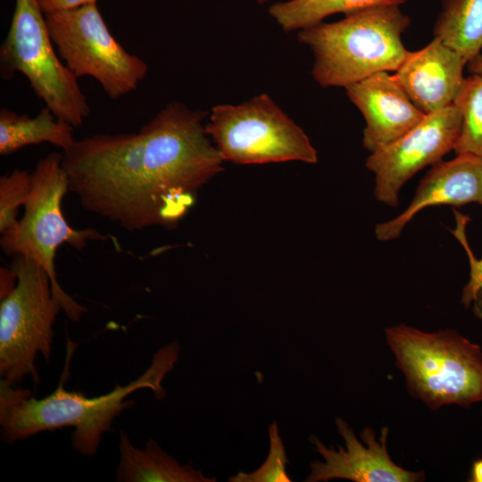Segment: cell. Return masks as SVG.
<instances>
[{"instance_id":"6da1fadb","label":"cell","mask_w":482,"mask_h":482,"mask_svg":"<svg viewBox=\"0 0 482 482\" xmlns=\"http://www.w3.org/2000/svg\"><path fill=\"white\" fill-rule=\"evenodd\" d=\"M207 115L171 102L136 133L76 140L62 154L69 190L85 210L129 231L175 227L222 170Z\"/></svg>"},{"instance_id":"7a4b0ae2","label":"cell","mask_w":482,"mask_h":482,"mask_svg":"<svg viewBox=\"0 0 482 482\" xmlns=\"http://www.w3.org/2000/svg\"><path fill=\"white\" fill-rule=\"evenodd\" d=\"M179 345L172 342L160 348L153 356L150 366L136 379L96 397L83 393L67 391L62 373L56 389L49 395L37 399L31 391L14 388L0 380V425L4 438L13 443L43 431L72 427L71 443L74 450L85 456L96 453L102 436L112 429L113 420L135 403L127 399L133 392L150 388L157 399L166 392L162 382L173 370L179 358Z\"/></svg>"},{"instance_id":"3957f363","label":"cell","mask_w":482,"mask_h":482,"mask_svg":"<svg viewBox=\"0 0 482 482\" xmlns=\"http://www.w3.org/2000/svg\"><path fill=\"white\" fill-rule=\"evenodd\" d=\"M410 18L398 5L378 6L298 31L314 56L312 76L321 87H346L378 72L396 71L410 51L402 36Z\"/></svg>"},{"instance_id":"277c9868","label":"cell","mask_w":482,"mask_h":482,"mask_svg":"<svg viewBox=\"0 0 482 482\" xmlns=\"http://www.w3.org/2000/svg\"><path fill=\"white\" fill-rule=\"evenodd\" d=\"M409 394L433 411L482 402V349L457 330L426 332L406 324L385 328Z\"/></svg>"},{"instance_id":"5b68a950","label":"cell","mask_w":482,"mask_h":482,"mask_svg":"<svg viewBox=\"0 0 482 482\" xmlns=\"http://www.w3.org/2000/svg\"><path fill=\"white\" fill-rule=\"evenodd\" d=\"M69 190L62 154L51 153L39 160L31 173V188L24 214L11 230L2 234V249L24 255L47 272L54 297L71 321H79L87 309L64 292L56 278L54 257L57 248L68 244L82 251L88 240H106L94 229H75L65 220L62 201Z\"/></svg>"},{"instance_id":"8992f818","label":"cell","mask_w":482,"mask_h":482,"mask_svg":"<svg viewBox=\"0 0 482 482\" xmlns=\"http://www.w3.org/2000/svg\"><path fill=\"white\" fill-rule=\"evenodd\" d=\"M54 46L38 0H15L10 28L0 46L1 77L11 79L21 73L54 116L79 128L90 108L78 78Z\"/></svg>"},{"instance_id":"52a82bcc","label":"cell","mask_w":482,"mask_h":482,"mask_svg":"<svg viewBox=\"0 0 482 482\" xmlns=\"http://www.w3.org/2000/svg\"><path fill=\"white\" fill-rule=\"evenodd\" d=\"M11 268L17 276L14 288L0 303V375L11 386L31 376L38 353L49 362L53 326L61 305L54 297L49 275L31 259L15 254Z\"/></svg>"},{"instance_id":"ba28073f","label":"cell","mask_w":482,"mask_h":482,"mask_svg":"<svg viewBox=\"0 0 482 482\" xmlns=\"http://www.w3.org/2000/svg\"><path fill=\"white\" fill-rule=\"evenodd\" d=\"M205 129L222 159L237 164L318 161L303 129L267 94L214 106Z\"/></svg>"},{"instance_id":"9c48e42d","label":"cell","mask_w":482,"mask_h":482,"mask_svg":"<svg viewBox=\"0 0 482 482\" xmlns=\"http://www.w3.org/2000/svg\"><path fill=\"white\" fill-rule=\"evenodd\" d=\"M59 57L79 79H96L111 99L137 88L148 64L126 51L109 30L97 3L45 13Z\"/></svg>"},{"instance_id":"30bf717a","label":"cell","mask_w":482,"mask_h":482,"mask_svg":"<svg viewBox=\"0 0 482 482\" xmlns=\"http://www.w3.org/2000/svg\"><path fill=\"white\" fill-rule=\"evenodd\" d=\"M461 128V115L451 104L427 113L404 135L371 153L366 167L375 175L376 199L396 207L403 185L418 171L438 163L454 149Z\"/></svg>"},{"instance_id":"8fae6325","label":"cell","mask_w":482,"mask_h":482,"mask_svg":"<svg viewBox=\"0 0 482 482\" xmlns=\"http://www.w3.org/2000/svg\"><path fill=\"white\" fill-rule=\"evenodd\" d=\"M336 427L345 441V447H327L317 436L309 440L324 459L311 463L307 482L328 481L335 478L354 482H422L426 480L423 470H405L394 462L387 451V427L381 428L377 438L371 427L361 432L358 440L353 428L342 418H336Z\"/></svg>"},{"instance_id":"7c38bea8","label":"cell","mask_w":482,"mask_h":482,"mask_svg":"<svg viewBox=\"0 0 482 482\" xmlns=\"http://www.w3.org/2000/svg\"><path fill=\"white\" fill-rule=\"evenodd\" d=\"M345 90L366 121L362 144L370 154L404 135L426 115L412 103L395 76L386 71L353 83Z\"/></svg>"},{"instance_id":"4fadbf2b","label":"cell","mask_w":482,"mask_h":482,"mask_svg":"<svg viewBox=\"0 0 482 482\" xmlns=\"http://www.w3.org/2000/svg\"><path fill=\"white\" fill-rule=\"evenodd\" d=\"M471 203L482 205V158L456 154L451 161H441L432 166L420 180L409 206L397 217L376 226V237L383 242L398 237L411 219L425 208L460 207Z\"/></svg>"},{"instance_id":"5bb4252c","label":"cell","mask_w":482,"mask_h":482,"mask_svg":"<svg viewBox=\"0 0 482 482\" xmlns=\"http://www.w3.org/2000/svg\"><path fill=\"white\" fill-rule=\"evenodd\" d=\"M466 64L458 52L434 37L425 47L410 51L394 76L427 114L453 104L464 81Z\"/></svg>"},{"instance_id":"9a60e30c","label":"cell","mask_w":482,"mask_h":482,"mask_svg":"<svg viewBox=\"0 0 482 482\" xmlns=\"http://www.w3.org/2000/svg\"><path fill=\"white\" fill-rule=\"evenodd\" d=\"M120 461L116 480L120 482H214L190 465H181L154 439L137 448L124 431L120 432Z\"/></svg>"},{"instance_id":"2e32d148","label":"cell","mask_w":482,"mask_h":482,"mask_svg":"<svg viewBox=\"0 0 482 482\" xmlns=\"http://www.w3.org/2000/svg\"><path fill=\"white\" fill-rule=\"evenodd\" d=\"M70 123L58 119L48 107L43 108L36 117L18 114L6 108L0 110V154L6 156L29 145L44 142L54 145L63 151L76 139Z\"/></svg>"},{"instance_id":"e0dca14e","label":"cell","mask_w":482,"mask_h":482,"mask_svg":"<svg viewBox=\"0 0 482 482\" xmlns=\"http://www.w3.org/2000/svg\"><path fill=\"white\" fill-rule=\"evenodd\" d=\"M434 37L471 62L482 50V0H443Z\"/></svg>"},{"instance_id":"ac0fdd59","label":"cell","mask_w":482,"mask_h":482,"mask_svg":"<svg viewBox=\"0 0 482 482\" xmlns=\"http://www.w3.org/2000/svg\"><path fill=\"white\" fill-rule=\"evenodd\" d=\"M407 0H288L272 4L270 15L287 32L301 30L332 14L345 15L369 8L398 5Z\"/></svg>"},{"instance_id":"d6986e66","label":"cell","mask_w":482,"mask_h":482,"mask_svg":"<svg viewBox=\"0 0 482 482\" xmlns=\"http://www.w3.org/2000/svg\"><path fill=\"white\" fill-rule=\"evenodd\" d=\"M453 104L461 115V128L453 151L482 158V75L470 74Z\"/></svg>"},{"instance_id":"ffe728a7","label":"cell","mask_w":482,"mask_h":482,"mask_svg":"<svg viewBox=\"0 0 482 482\" xmlns=\"http://www.w3.org/2000/svg\"><path fill=\"white\" fill-rule=\"evenodd\" d=\"M31 188V174L13 170L0 178V232L4 234L18 222L19 209L27 202Z\"/></svg>"},{"instance_id":"44dd1931","label":"cell","mask_w":482,"mask_h":482,"mask_svg":"<svg viewBox=\"0 0 482 482\" xmlns=\"http://www.w3.org/2000/svg\"><path fill=\"white\" fill-rule=\"evenodd\" d=\"M270 452L264 463L255 471L238 472L229 478L230 482H290L286 465L288 463L284 444L276 421L269 427Z\"/></svg>"},{"instance_id":"7402d4cb","label":"cell","mask_w":482,"mask_h":482,"mask_svg":"<svg viewBox=\"0 0 482 482\" xmlns=\"http://www.w3.org/2000/svg\"><path fill=\"white\" fill-rule=\"evenodd\" d=\"M38 2L43 12L46 13L96 4L97 0H38Z\"/></svg>"},{"instance_id":"603a6c76","label":"cell","mask_w":482,"mask_h":482,"mask_svg":"<svg viewBox=\"0 0 482 482\" xmlns=\"http://www.w3.org/2000/svg\"><path fill=\"white\" fill-rule=\"evenodd\" d=\"M17 276L14 270L10 268H1L0 270V299L6 296L15 287Z\"/></svg>"},{"instance_id":"cb8c5ba5","label":"cell","mask_w":482,"mask_h":482,"mask_svg":"<svg viewBox=\"0 0 482 482\" xmlns=\"http://www.w3.org/2000/svg\"><path fill=\"white\" fill-rule=\"evenodd\" d=\"M469 284L476 288L482 287V257L478 263L475 265V268H472Z\"/></svg>"},{"instance_id":"d4e9b609","label":"cell","mask_w":482,"mask_h":482,"mask_svg":"<svg viewBox=\"0 0 482 482\" xmlns=\"http://www.w3.org/2000/svg\"><path fill=\"white\" fill-rule=\"evenodd\" d=\"M468 481L482 482V458H478L472 462Z\"/></svg>"},{"instance_id":"484cf974","label":"cell","mask_w":482,"mask_h":482,"mask_svg":"<svg viewBox=\"0 0 482 482\" xmlns=\"http://www.w3.org/2000/svg\"><path fill=\"white\" fill-rule=\"evenodd\" d=\"M468 70L471 74L482 75V54L468 63Z\"/></svg>"},{"instance_id":"4316f807","label":"cell","mask_w":482,"mask_h":482,"mask_svg":"<svg viewBox=\"0 0 482 482\" xmlns=\"http://www.w3.org/2000/svg\"><path fill=\"white\" fill-rule=\"evenodd\" d=\"M257 3L259 4H264L265 2L269 1V0H255Z\"/></svg>"}]
</instances>
